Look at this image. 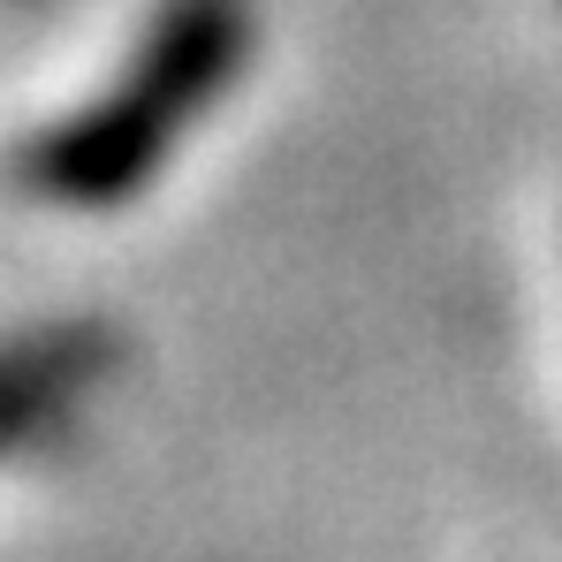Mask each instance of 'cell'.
I'll return each mask as SVG.
<instances>
[{"instance_id": "cell-1", "label": "cell", "mask_w": 562, "mask_h": 562, "mask_svg": "<svg viewBox=\"0 0 562 562\" xmlns=\"http://www.w3.org/2000/svg\"><path fill=\"white\" fill-rule=\"evenodd\" d=\"M251 54V0H168L137 46V61L114 77V92L61 114L15 153V183L106 213L153 183L198 114H213Z\"/></svg>"}, {"instance_id": "cell-2", "label": "cell", "mask_w": 562, "mask_h": 562, "mask_svg": "<svg viewBox=\"0 0 562 562\" xmlns=\"http://www.w3.org/2000/svg\"><path fill=\"white\" fill-rule=\"evenodd\" d=\"M122 358L114 327L99 319H61V327H31L0 342V457L31 434H46L61 411L85 403V387Z\"/></svg>"}]
</instances>
